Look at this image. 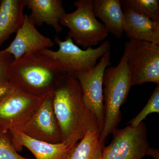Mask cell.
Here are the masks:
<instances>
[{"mask_svg":"<svg viewBox=\"0 0 159 159\" xmlns=\"http://www.w3.org/2000/svg\"><path fill=\"white\" fill-rule=\"evenodd\" d=\"M53 106L63 143L69 148L88 132H100L96 116L84 104L79 82L70 74L53 91Z\"/></svg>","mask_w":159,"mask_h":159,"instance_id":"1","label":"cell"},{"mask_svg":"<svg viewBox=\"0 0 159 159\" xmlns=\"http://www.w3.org/2000/svg\"><path fill=\"white\" fill-rule=\"evenodd\" d=\"M68 73L40 52L29 53L13 61L9 80L16 89L44 97L54 89Z\"/></svg>","mask_w":159,"mask_h":159,"instance_id":"2","label":"cell"},{"mask_svg":"<svg viewBox=\"0 0 159 159\" xmlns=\"http://www.w3.org/2000/svg\"><path fill=\"white\" fill-rule=\"evenodd\" d=\"M103 101L104 119L99 139L105 142L113 131L117 128L122 118L121 107L125 103L131 87L130 73L127 58L123 53L116 66H111L104 71L103 77Z\"/></svg>","mask_w":159,"mask_h":159,"instance_id":"3","label":"cell"},{"mask_svg":"<svg viewBox=\"0 0 159 159\" xmlns=\"http://www.w3.org/2000/svg\"><path fill=\"white\" fill-rule=\"evenodd\" d=\"M77 8L70 13H65L60 21L61 26L68 28L67 35L77 46L84 49L94 47L104 40L108 31L94 15L93 0H78L74 2Z\"/></svg>","mask_w":159,"mask_h":159,"instance_id":"4","label":"cell"},{"mask_svg":"<svg viewBox=\"0 0 159 159\" xmlns=\"http://www.w3.org/2000/svg\"><path fill=\"white\" fill-rule=\"evenodd\" d=\"M54 42L59 47L57 51L46 49L40 52L68 74L92 70L97 65L98 60L111 49L110 42L106 40L96 48L89 47L82 50L68 35L63 41L55 36Z\"/></svg>","mask_w":159,"mask_h":159,"instance_id":"5","label":"cell"},{"mask_svg":"<svg viewBox=\"0 0 159 159\" xmlns=\"http://www.w3.org/2000/svg\"><path fill=\"white\" fill-rule=\"evenodd\" d=\"M124 53L132 86L148 82L159 85V46L129 40L125 44Z\"/></svg>","mask_w":159,"mask_h":159,"instance_id":"6","label":"cell"},{"mask_svg":"<svg viewBox=\"0 0 159 159\" xmlns=\"http://www.w3.org/2000/svg\"><path fill=\"white\" fill-rule=\"evenodd\" d=\"M112 133V140L103 148L101 159H142L148 156L151 147L143 122L135 128L116 129Z\"/></svg>","mask_w":159,"mask_h":159,"instance_id":"7","label":"cell"},{"mask_svg":"<svg viewBox=\"0 0 159 159\" xmlns=\"http://www.w3.org/2000/svg\"><path fill=\"white\" fill-rule=\"evenodd\" d=\"M111 51L107 52L100 58L97 65L90 70L68 74L79 82L84 102L97 118L100 133L103 129L104 119L102 85L103 74L105 69L111 65Z\"/></svg>","mask_w":159,"mask_h":159,"instance_id":"8","label":"cell"},{"mask_svg":"<svg viewBox=\"0 0 159 159\" xmlns=\"http://www.w3.org/2000/svg\"><path fill=\"white\" fill-rule=\"evenodd\" d=\"M53 91L44 96L33 116L17 129L32 139L58 144L63 143L62 138L53 108Z\"/></svg>","mask_w":159,"mask_h":159,"instance_id":"9","label":"cell"},{"mask_svg":"<svg viewBox=\"0 0 159 159\" xmlns=\"http://www.w3.org/2000/svg\"><path fill=\"white\" fill-rule=\"evenodd\" d=\"M44 97L33 96L15 88L0 102V130L18 128L33 116Z\"/></svg>","mask_w":159,"mask_h":159,"instance_id":"10","label":"cell"},{"mask_svg":"<svg viewBox=\"0 0 159 159\" xmlns=\"http://www.w3.org/2000/svg\"><path fill=\"white\" fill-rule=\"evenodd\" d=\"M54 45V41L38 31L29 16L26 14L14 39L4 50L12 55L15 61L25 54L52 48Z\"/></svg>","mask_w":159,"mask_h":159,"instance_id":"11","label":"cell"},{"mask_svg":"<svg viewBox=\"0 0 159 159\" xmlns=\"http://www.w3.org/2000/svg\"><path fill=\"white\" fill-rule=\"evenodd\" d=\"M11 142L16 151L28 148L36 159H65L69 148L64 143L53 144L39 141L26 135L16 128L9 130Z\"/></svg>","mask_w":159,"mask_h":159,"instance_id":"12","label":"cell"},{"mask_svg":"<svg viewBox=\"0 0 159 159\" xmlns=\"http://www.w3.org/2000/svg\"><path fill=\"white\" fill-rule=\"evenodd\" d=\"M124 32L130 40L144 42L159 46V22L154 21L129 9H122Z\"/></svg>","mask_w":159,"mask_h":159,"instance_id":"13","label":"cell"},{"mask_svg":"<svg viewBox=\"0 0 159 159\" xmlns=\"http://www.w3.org/2000/svg\"><path fill=\"white\" fill-rule=\"evenodd\" d=\"M26 6L31 10L29 17L35 26L45 24L57 34L63 31L60 21L66 13L62 0H25Z\"/></svg>","mask_w":159,"mask_h":159,"instance_id":"14","label":"cell"},{"mask_svg":"<svg viewBox=\"0 0 159 159\" xmlns=\"http://www.w3.org/2000/svg\"><path fill=\"white\" fill-rule=\"evenodd\" d=\"M96 17L100 19L111 33L118 39L124 33V16L120 0H93Z\"/></svg>","mask_w":159,"mask_h":159,"instance_id":"15","label":"cell"},{"mask_svg":"<svg viewBox=\"0 0 159 159\" xmlns=\"http://www.w3.org/2000/svg\"><path fill=\"white\" fill-rule=\"evenodd\" d=\"M25 0L0 1V47L22 26Z\"/></svg>","mask_w":159,"mask_h":159,"instance_id":"16","label":"cell"},{"mask_svg":"<svg viewBox=\"0 0 159 159\" xmlns=\"http://www.w3.org/2000/svg\"><path fill=\"white\" fill-rule=\"evenodd\" d=\"M100 134L99 130L88 132L69 148L65 159H101L105 145L99 139Z\"/></svg>","mask_w":159,"mask_h":159,"instance_id":"17","label":"cell"},{"mask_svg":"<svg viewBox=\"0 0 159 159\" xmlns=\"http://www.w3.org/2000/svg\"><path fill=\"white\" fill-rule=\"evenodd\" d=\"M124 9H129L138 14L159 22L158 0H122Z\"/></svg>","mask_w":159,"mask_h":159,"instance_id":"18","label":"cell"},{"mask_svg":"<svg viewBox=\"0 0 159 159\" xmlns=\"http://www.w3.org/2000/svg\"><path fill=\"white\" fill-rule=\"evenodd\" d=\"M159 113V85H157L147 104L139 114L129 121L131 127L135 128L149 114Z\"/></svg>","mask_w":159,"mask_h":159,"instance_id":"19","label":"cell"},{"mask_svg":"<svg viewBox=\"0 0 159 159\" xmlns=\"http://www.w3.org/2000/svg\"><path fill=\"white\" fill-rule=\"evenodd\" d=\"M0 159H32L21 156L14 148L9 131L0 130Z\"/></svg>","mask_w":159,"mask_h":159,"instance_id":"20","label":"cell"},{"mask_svg":"<svg viewBox=\"0 0 159 159\" xmlns=\"http://www.w3.org/2000/svg\"><path fill=\"white\" fill-rule=\"evenodd\" d=\"M14 60L11 54L0 50V85L10 82L9 69Z\"/></svg>","mask_w":159,"mask_h":159,"instance_id":"21","label":"cell"},{"mask_svg":"<svg viewBox=\"0 0 159 159\" xmlns=\"http://www.w3.org/2000/svg\"><path fill=\"white\" fill-rule=\"evenodd\" d=\"M15 89V88L10 82L0 85V102L13 92Z\"/></svg>","mask_w":159,"mask_h":159,"instance_id":"22","label":"cell"},{"mask_svg":"<svg viewBox=\"0 0 159 159\" xmlns=\"http://www.w3.org/2000/svg\"><path fill=\"white\" fill-rule=\"evenodd\" d=\"M148 156L152 157L155 159H159V151L156 148H151Z\"/></svg>","mask_w":159,"mask_h":159,"instance_id":"23","label":"cell"}]
</instances>
